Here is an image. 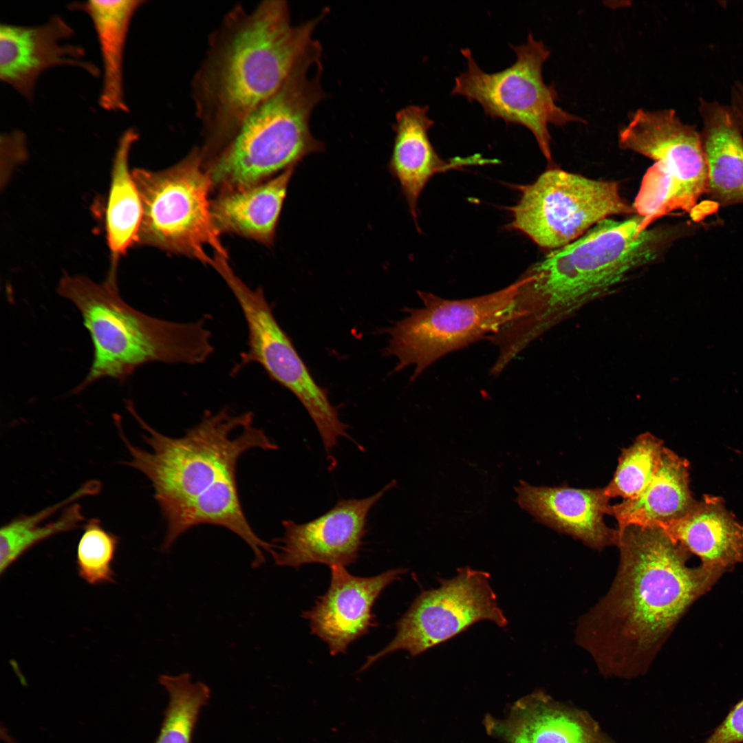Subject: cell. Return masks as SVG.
<instances>
[{
	"label": "cell",
	"mask_w": 743,
	"mask_h": 743,
	"mask_svg": "<svg viewBox=\"0 0 743 743\" xmlns=\"http://www.w3.org/2000/svg\"><path fill=\"white\" fill-rule=\"evenodd\" d=\"M142 0H90L75 2L71 10L85 12L96 32L103 63L99 105L109 111L128 112L124 91L123 63L131 21Z\"/></svg>",
	"instance_id": "cb8c5ba5"
},
{
	"label": "cell",
	"mask_w": 743,
	"mask_h": 743,
	"mask_svg": "<svg viewBox=\"0 0 743 743\" xmlns=\"http://www.w3.org/2000/svg\"><path fill=\"white\" fill-rule=\"evenodd\" d=\"M321 47L314 41L281 87L245 119L208 171L213 185L228 191L260 183L324 150L310 127L311 114L325 97L321 84Z\"/></svg>",
	"instance_id": "8992f818"
},
{
	"label": "cell",
	"mask_w": 743,
	"mask_h": 743,
	"mask_svg": "<svg viewBox=\"0 0 743 743\" xmlns=\"http://www.w3.org/2000/svg\"><path fill=\"white\" fill-rule=\"evenodd\" d=\"M490 574L469 567L457 569L440 586L423 590L396 623L392 640L367 657L362 669L398 650L416 656L464 632L477 622L488 620L501 627L508 620L499 607Z\"/></svg>",
	"instance_id": "4fadbf2b"
},
{
	"label": "cell",
	"mask_w": 743,
	"mask_h": 743,
	"mask_svg": "<svg viewBox=\"0 0 743 743\" xmlns=\"http://www.w3.org/2000/svg\"><path fill=\"white\" fill-rule=\"evenodd\" d=\"M620 565L607 594L582 616L577 643L606 677L644 674L689 606L722 576L700 565L658 526L619 531Z\"/></svg>",
	"instance_id": "6da1fadb"
},
{
	"label": "cell",
	"mask_w": 743,
	"mask_h": 743,
	"mask_svg": "<svg viewBox=\"0 0 743 743\" xmlns=\"http://www.w3.org/2000/svg\"><path fill=\"white\" fill-rule=\"evenodd\" d=\"M689 464L663 449L658 468L639 495L611 505L621 531L629 526H658L684 516L696 502L689 488Z\"/></svg>",
	"instance_id": "7402d4cb"
},
{
	"label": "cell",
	"mask_w": 743,
	"mask_h": 743,
	"mask_svg": "<svg viewBox=\"0 0 743 743\" xmlns=\"http://www.w3.org/2000/svg\"><path fill=\"white\" fill-rule=\"evenodd\" d=\"M706 193L722 206L743 204V131L729 105L699 99Z\"/></svg>",
	"instance_id": "44dd1931"
},
{
	"label": "cell",
	"mask_w": 743,
	"mask_h": 743,
	"mask_svg": "<svg viewBox=\"0 0 743 743\" xmlns=\"http://www.w3.org/2000/svg\"><path fill=\"white\" fill-rule=\"evenodd\" d=\"M118 543L117 536L107 531L98 519H89L77 548L76 564L80 577L91 585L113 582L112 563Z\"/></svg>",
	"instance_id": "f1b7e54d"
},
{
	"label": "cell",
	"mask_w": 743,
	"mask_h": 743,
	"mask_svg": "<svg viewBox=\"0 0 743 743\" xmlns=\"http://www.w3.org/2000/svg\"><path fill=\"white\" fill-rule=\"evenodd\" d=\"M327 592L314 605L302 612L312 634L328 646L332 656L345 654L349 645L376 626L372 607L385 588L407 569L388 570L371 577L351 574L343 566L330 567Z\"/></svg>",
	"instance_id": "2e32d148"
},
{
	"label": "cell",
	"mask_w": 743,
	"mask_h": 743,
	"mask_svg": "<svg viewBox=\"0 0 743 743\" xmlns=\"http://www.w3.org/2000/svg\"><path fill=\"white\" fill-rule=\"evenodd\" d=\"M704 743H743V698L733 707Z\"/></svg>",
	"instance_id": "f546056e"
},
{
	"label": "cell",
	"mask_w": 743,
	"mask_h": 743,
	"mask_svg": "<svg viewBox=\"0 0 743 743\" xmlns=\"http://www.w3.org/2000/svg\"><path fill=\"white\" fill-rule=\"evenodd\" d=\"M200 149L160 171H132L142 206L137 244L153 246L211 265L206 248L227 258L208 201L213 182Z\"/></svg>",
	"instance_id": "ba28073f"
},
{
	"label": "cell",
	"mask_w": 743,
	"mask_h": 743,
	"mask_svg": "<svg viewBox=\"0 0 743 743\" xmlns=\"http://www.w3.org/2000/svg\"><path fill=\"white\" fill-rule=\"evenodd\" d=\"M420 308L387 329L390 339L385 354L398 358L395 371L414 365L411 381L433 363L502 330L523 316L519 280L499 291L460 300H449L418 291Z\"/></svg>",
	"instance_id": "52a82bcc"
},
{
	"label": "cell",
	"mask_w": 743,
	"mask_h": 743,
	"mask_svg": "<svg viewBox=\"0 0 743 743\" xmlns=\"http://www.w3.org/2000/svg\"><path fill=\"white\" fill-rule=\"evenodd\" d=\"M74 34L60 16L38 25H0V78L28 100L41 74L57 66L80 68L96 77L100 71L84 59L83 47L63 42Z\"/></svg>",
	"instance_id": "9a60e30c"
},
{
	"label": "cell",
	"mask_w": 743,
	"mask_h": 743,
	"mask_svg": "<svg viewBox=\"0 0 743 743\" xmlns=\"http://www.w3.org/2000/svg\"><path fill=\"white\" fill-rule=\"evenodd\" d=\"M429 107L409 105L396 116L395 137L389 171L399 182L409 210L418 226V203L427 182L435 175L465 166L497 162L480 154L455 157L445 160L433 147L429 131L434 121L428 116Z\"/></svg>",
	"instance_id": "d6986e66"
},
{
	"label": "cell",
	"mask_w": 743,
	"mask_h": 743,
	"mask_svg": "<svg viewBox=\"0 0 743 743\" xmlns=\"http://www.w3.org/2000/svg\"><path fill=\"white\" fill-rule=\"evenodd\" d=\"M664 447L663 442L649 433L638 435L622 451L612 479L604 487L606 495L623 500L639 495L657 471Z\"/></svg>",
	"instance_id": "83f0119b"
},
{
	"label": "cell",
	"mask_w": 743,
	"mask_h": 743,
	"mask_svg": "<svg viewBox=\"0 0 743 743\" xmlns=\"http://www.w3.org/2000/svg\"><path fill=\"white\" fill-rule=\"evenodd\" d=\"M394 485L391 482L362 499L339 500L323 515L298 524L284 520L283 536L270 554L276 565L299 568L308 563L347 566L358 559L372 508Z\"/></svg>",
	"instance_id": "5bb4252c"
},
{
	"label": "cell",
	"mask_w": 743,
	"mask_h": 743,
	"mask_svg": "<svg viewBox=\"0 0 743 743\" xmlns=\"http://www.w3.org/2000/svg\"><path fill=\"white\" fill-rule=\"evenodd\" d=\"M516 491L520 506L539 522L592 548L617 545L618 529L603 519L611 506L604 488L533 486L521 481Z\"/></svg>",
	"instance_id": "ac0fdd59"
},
{
	"label": "cell",
	"mask_w": 743,
	"mask_h": 743,
	"mask_svg": "<svg viewBox=\"0 0 743 743\" xmlns=\"http://www.w3.org/2000/svg\"><path fill=\"white\" fill-rule=\"evenodd\" d=\"M325 12L293 25L287 2L268 0L252 10L236 6L210 35L192 81L195 111L215 157L248 116L283 84L310 47Z\"/></svg>",
	"instance_id": "3957f363"
},
{
	"label": "cell",
	"mask_w": 743,
	"mask_h": 743,
	"mask_svg": "<svg viewBox=\"0 0 743 743\" xmlns=\"http://www.w3.org/2000/svg\"><path fill=\"white\" fill-rule=\"evenodd\" d=\"M520 189L510 226L542 248L568 245L612 215L636 214L621 197L617 182L557 168L546 170Z\"/></svg>",
	"instance_id": "8fae6325"
},
{
	"label": "cell",
	"mask_w": 743,
	"mask_h": 743,
	"mask_svg": "<svg viewBox=\"0 0 743 743\" xmlns=\"http://www.w3.org/2000/svg\"><path fill=\"white\" fill-rule=\"evenodd\" d=\"M216 270L237 301L248 327V349L241 354L234 370L257 363L272 380L290 391L310 415L330 454L340 438L347 437V426L340 420L327 391L316 383L278 323L262 288H249L227 261L219 263Z\"/></svg>",
	"instance_id": "7c38bea8"
},
{
	"label": "cell",
	"mask_w": 743,
	"mask_h": 743,
	"mask_svg": "<svg viewBox=\"0 0 743 743\" xmlns=\"http://www.w3.org/2000/svg\"><path fill=\"white\" fill-rule=\"evenodd\" d=\"M618 145L654 161L638 193L653 207L691 213L706 193L707 170L700 131L671 109H639L618 133Z\"/></svg>",
	"instance_id": "30bf717a"
},
{
	"label": "cell",
	"mask_w": 743,
	"mask_h": 743,
	"mask_svg": "<svg viewBox=\"0 0 743 743\" xmlns=\"http://www.w3.org/2000/svg\"><path fill=\"white\" fill-rule=\"evenodd\" d=\"M294 168L266 182L224 193L211 204L217 229L271 244Z\"/></svg>",
	"instance_id": "603a6c76"
},
{
	"label": "cell",
	"mask_w": 743,
	"mask_h": 743,
	"mask_svg": "<svg viewBox=\"0 0 743 743\" xmlns=\"http://www.w3.org/2000/svg\"><path fill=\"white\" fill-rule=\"evenodd\" d=\"M484 724L505 743H616L588 713L541 691L517 700L504 719L486 716Z\"/></svg>",
	"instance_id": "e0dca14e"
},
{
	"label": "cell",
	"mask_w": 743,
	"mask_h": 743,
	"mask_svg": "<svg viewBox=\"0 0 743 743\" xmlns=\"http://www.w3.org/2000/svg\"><path fill=\"white\" fill-rule=\"evenodd\" d=\"M57 292L78 310L93 344V361L75 394L103 378L122 382L151 363H203L214 352L204 319L175 322L134 309L120 297L116 274L100 283L66 274Z\"/></svg>",
	"instance_id": "5b68a950"
},
{
	"label": "cell",
	"mask_w": 743,
	"mask_h": 743,
	"mask_svg": "<svg viewBox=\"0 0 743 743\" xmlns=\"http://www.w3.org/2000/svg\"><path fill=\"white\" fill-rule=\"evenodd\" d=\"M516 60L499 72L488 73L477 64L469 48L461 49L466 68L455 79L452 95L476 101L486 116L527 128L534 136L546 159L552 162L550 125L563 127L585 122L557 104L553 85L544 83L542 67L550 55L547 46L530 32L526 43L511 45Z\"/></svg>",
	"instance_id": "9c48e42d"
},
{
	"label": "cell",
	"mask_w": 743,
	"mask_h": 743,
	"mask_svg": "<svg viewBox=\"0 0 743 743\" xmlns=\"http://www.w3.org/2000/svg\"><path fill=\"white\" fill-rule=\"evenodd\" d=\"M678 233L671 227L646 228L636 214L625 220L603 219L575 241L552 250L519 279L526 315L512 325L518 345L524 349L581 307L654 263Z\"/></svg>",
	"instance_id": "277c9868"
},
{
	"label": "cell",
	"mask_w": 743,
	"mask_h": 743,
	"mask_svg": "<svg viewBox=\"0 0 743 743\" xmlns=\"http://www.w3.org/2000/svg\"><path fill=\"white\" fill-rule=\"evenodd\" d=\"M138 138L134 128L127 129L120 138L114 158L105 225L112 263H115L137 244L142 220L140 194L129 169V152Z\"/></svg>",
	"instance_id": "484cf974"
},
{
	"label": "cell",
	"mask_w": 743,
	"mask_h": 743,
	"mask_svg": "<svg viewBox=\"0 0 743 743\" xmlns=\"http://www.w3.org/2000/svg\"><path fill=\"white\" fill-rule=\"evenodd\" d=\"M132 416L146 431L150 451L132 444L122 427L117 430L131 456L126 464L144 474L154 489L166 526L162 548L170 550L182 535L202 524L222 526L239 536L246 533L250 524L238 492V460L251 449L277 447L253 425V413L233 414L228 408L208 411L179 438L158 431L137 412Z\"/></svg>",
	"instance_id": "7a4b0ae2"
},
{
	"label": "cell",
	"mask_w": 743,
	"mask_h": 743,
	"mask_svg": "<svg viewBox=\"0 0 743 743\" xmlns=\"http://www.w3.org/2000/svg\"><path fill=\"white\" fill-rule=\"evenodd\" d=\"M159 682L167 691L169 702L155 743H191L201 709L210 698V688L202 682H192L188 672L160 675Z\"/></svg>",
	"instance_id": "4316f807"
},
{
	"label": "cell",
	"mask_w": 743,
	"mask_h": 743,
	"mask_svg": "<svg viewBox=\"0 0 743 743\" xmlns=\"http://www.w3.org/2000/svg\"><path fill=\"white\" fill-rule=\"evenodd\" d=\"M658 527L722 574L743 561V523L720 497L704 495L684 516Z\"/></svg>",
	"instance_id": "ffe728a7"
},
{
	"label": "cell",
	"mask_w": 743,
	"mask_h": 743,
	"mask_svg": "<svg viewBox=\"0 0 743 743\" xmlns=\"http://www.w3.org/2000/svg\"><path fill=\"white\" fill-rule=\"evenodd\" d=\"M101 484L91 480L67 498L36 513L14 518L1 528L0 574L38 543L78 528L85 520L76 500L98 494Z\"/></svg>",
	"instance_id": "d4e9b609"
}]
</instances>
